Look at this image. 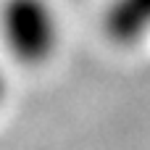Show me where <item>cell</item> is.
<instances>
[{"mask_svg": "<svg viewBox=\"0 0 150 150\" xmlns=\"http://www.w3.org/2000/svg\"><path fill=\"white\" fill-rule=\"evenodd\" d=\"M0 40L21 66H45L61 45V18L50 0H3Z\"/></svg>", "mask_w": 150, "mask_h": 150, "instance_id": "6da1fadb", "label": "cell"}, {"mask_svg": "<svg viewBox=\"0 0 150 150\" xmlns=\"http://www.w3.org/2000/svg\"><path fill=\"white\" fill-rule=\"evenodd\" d=\"M103 34L116 47H137L150 37V0H108Z\"/></svg>", "mask_w": 150, "mask_h": 150, "instance_id": "7a4b0ae2", "label": "cell"}, {"mask_svg": "<svg viewBox=\"0 0 150 150\" xmlns=\"http://www.w3.org/2000/svg\"><path fill=\"white\" fill-rule=\"evenodd\" d=\"M5 92H8V82H5V74L0 71V105H3V100H5Z\"/></svg>", "mask_w": 150, "mask_h": 150, "instance_id": "3957f363", "label": "cell"}]
</instances>
